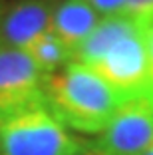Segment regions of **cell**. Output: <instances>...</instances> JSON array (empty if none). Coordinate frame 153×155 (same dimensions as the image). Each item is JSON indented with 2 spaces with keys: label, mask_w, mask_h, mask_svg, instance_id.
<instances>
[{
  "label": "cell",
  "mask_w": 153,
  "mask_h": 155,
  "mask_svg": "<svg viewBox=\"0 0 153 155\" xmlns=\"http://www.w3.org/2000/svg\"><path fill=\"white\" fill-rule=\"evenodd\" d=\"M86 2L101 18H105V16H117V14H121L127 0H86Z\"/></svg>",
  "instance_id": "9c48e42d"
},
{
  "label": "cell",
  "mask_w": 153,
  "mask_h": 155,
  "mask_svg": "<svg viewBox=\"0 0 153 155\" xmlns=\"http://www.w3.org/2000/svg\"><path fill=\"white\" fill-rule=\"evenodd\" d=\"M44 96L50 111L81 133H101L125 97L90 66L72 62L44 76Z\"/></svg>",
  "instance_id": "7a4b0ae2"
},
{
  "label": "cell",
  "mask_w": 153,
  "mask_h": 155,
  "mask_svg": "<svg viewBox=\"0 0 153 155\" xmlns=\"http://www.w3.org/2000/svg\"><path fill=\"white\" fill-rule=\"evenodd\" d=\"M143 155H153V145H151V147H149V149H147V151H145V153H143Z\"/></svg>",
  "instance_id": "4fadbf2b"
},
{
  "label": "cell",
  "mask_w": 153,
  "mask_h": 155,
  "mask_svg": "<svg viewBox=\"0 0 153 155\" xmlns=\"http://www.w3.org/2000/svg\"><path fill=\"white\" fill-rule=\"evenodd\" d=\"M74 62L90 66L125 100L149 91V56L145 32L129 16H105L74 54Z\"/></svg>",
  "instance_id": "6da1fadb"
},
{
  "label": "cell",
  "mask_w": 153,
  "mask_h": 155,
  "mask_svg": "<svg viewBox=\"0 0 153 155\" xmlns=\"http://www.w3.org/2000/svg\"><path fill=\"white\" fill-rule=\"evenodd\" d=\"M26 52L32 56V60L36 62V66L40 68V72L44 76L58 72L64 66L74 62V52L52 30H48L42 36H38L26 48Z\"/></svg>",
  "instance_id": "ba28073f"
},
{
  "label": "cell",
  "mask_w": 153,
  "mask_h": 155,
  "mask_svg": "<svg viewBox=\"0 0 153 155\" xmlns=\"http://www.w3.org/2000/svg\"><path fill=\"white\" fill-rule=\"evenodd\" d=\"M74 155H104V153H101V151H99L98 147L94 145V143L84 141V145H81V147H80V149H78Z\"/></svg>",
  "instance_id": "8fae6325"
},
{
  "label": "cell",
  "mask_w": 153,
  "mask_h": 155,
  "mask_svg": "<svg viewBox=\"0 0 153 155\" xmlns=\"http://www.w3.org/2000/svg\"><path fill=\"white\" fill-rule=\"evenodd\" d=\"M94 145L104 155H143L153 145V101L127 100L98 133Z\"/></svg>",
  "instance_id": "277c9868"
},
{
  "label": "cell",
  "mask_w": 153,
  "mask_h": 155,
  "mask_svg": "<svg viewBox=\"0 0 153 155\" xmlns=\"http://www.w3.org/2000/svg\"><path fill=\"white\" fill-rule=\"evenodd\" d=\"M4 4H6L4 0H0V18H2V10H4Z\"/></svg>",
  "instance_id": "7c38bea8"
},
{
  "label": "cell",
  "mask_w": 153,
  "mask_h": 155,
  "mask_svg": "<svg viewBox=\"0 0 153 155\" xmlns=\"http://www.w3.org/2000/svg\"><path fill=\"white\" fill-rule=\"evenodd\" d=\"M81 145L46 104L0 117V155H74Z\"/></svg>",
  "instance_id": "3957f363"
},
{
  "label": "cell",
  "mask_w": 153,
  "mask_h": 155,
  "mask_svg": "<svg viewBox=\"0 0 153 155\" xmlns=\"http://www.w3.org/2000/svg\"><path fill=\"white\" fill-rule=\"evenodd\" d=\"M99 20L101 16L86 0H62L54 8L50 30L76 54V50L94 32Z\"/></svg>",
  "instance_id": "52a82bcc"
},
{
  "label": "cell",
  "mask_w": 153,
  "mask_h": 155,
  "mask_svg": "<svg viewBox=\"0 0 153 155\" xmlns=\"http://www.w3.org/2000/svg\"><path fill=\"white\" fill-rule=\"evenodd\" d=\"M58 0H14L6 2L0 18V48L26 50L52 28Z\"/></svg>",
  "instance_id": "8992f818"
},
{
  "label": "cell",
  "mask_w": 153,
  "mask_h": 155,
  "mask_svg": "<svg viewBox=\"0 0 153 155\" xmlns=\"http://www.w3.org/2000/svg\"><path fill=\"white\" fill-rule=\"evenodd\" d=\"M145 44H147V56H149V91H147V100L153 101V26L145 28Z\"/></svg>",
  "instance_id": "30bf717a"
},
{
  "label": "cell",
  "mask_w": 153,
  "mask_h": 155,
  "mask_svg": "<svg viewBox=\"0 0 153 155\" xmlns=\"http://www.w3.org/2000/svg\"><path fill=\"white\" fill-rule=\"evenodd\" d=\"M46 104L44 74L26 50L0 48V117Z\"/></svg>",
  "instance_id": "5b68a950"
}]
</instances>
